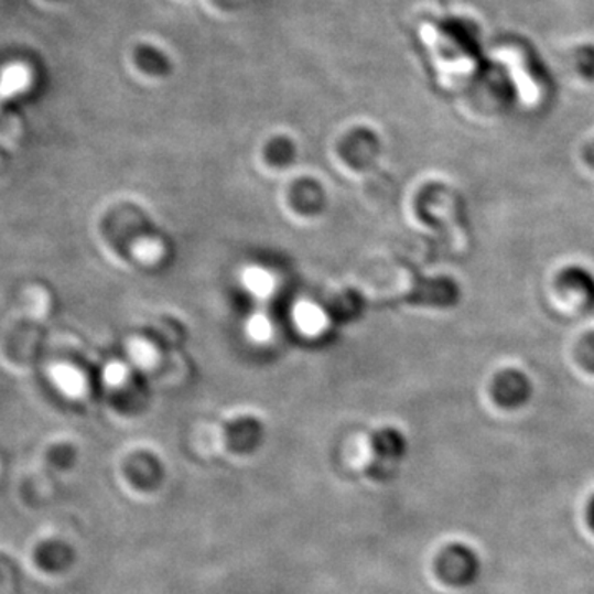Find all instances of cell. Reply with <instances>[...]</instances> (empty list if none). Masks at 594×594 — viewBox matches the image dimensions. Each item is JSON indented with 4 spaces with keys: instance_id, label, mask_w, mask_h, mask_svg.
I'll list each match as a JSON object with an SVG mask.
<instances>
[{
    "instance_id": "cell-2",
    "label": "cell",
    "mask_w": 594,
    "mask_h": 594,
    "mask_svg": "<svg viewBox=\"0 0 594 594\" xmlns=\"http://www.w3.org/2000/svg\"><path fill=\"white\" fill-rule=\"evenodd\" d=\"M294 322H296L302 334L315 337V335H321L325 331L328 318L327 314L317 304L304 301L299 302L294 307Z\"/></svg>"
},
{
    "instance_id": "cell-4",
    "label": "cell",
    "mask_w": 594,
    "mask_h": 594,
    "mask_svg": "<svg viewBox=\"0 0 594 594\" xmlns=\"http://www.w3.org/2000/svg\"><path fill=\"white\" fill-rule=\"evenodd\" d=\"M248 291L258 298H267L273 290V280L270 274L260 268H250L244 277Z\"/></svg>"
},
{
    "instance_id": "cell-1",
    "label": "cell",
    "mask_w": 594,
    "mask_h": 594,
    "mask_svg": "<svg viewBox=\"0 0 594 594\" xmlns=\"http://www.w3.org/2000/svg\"><path fill=\"white\" fill-rule=\"evenodd\" d=\"M436 575L451 588H469L483 573L479 553L466 543L454 542L444 547L436 559Z\"/></svg>"
},
{
    "instance_id": "cell-6",
    "label": "cell",
    "mask_w": 594,
    "mask_h": 594,
    "mask_svg": "<svg viewBox=\"0 0 594 594\" xmlns=\"http://www.w3.org/2000/svg\"><path fill=\"white\" fill-rule=\"evenodd\" d=\"M586 522H588L590 530L594 533V494L590 497L588 506H586Z\"/></svg>"
},
{
    "instance_id": "cell-5",
    "label": "cell",
    "mask_w": 594,
    "mask_h": 594,
    "mask_svg": "<svg viewBox=\"0 0 594 594\" xmlns=\"http://www.w3.org/2000/svg\"><path fill=\"white\" fill-rule=\"evenodd\" d=\"M248 332L255 341H268L273 327H271L270 318L267 315H253L248 324Z\"/></svg>"
},
{
    "instance_id": "cell-3",
    "label": "cell",
    "mask_w": 594,
    "mask_h": 594,
    "mask_svg": "<svg viewBox=\"0 0 594 594\" xmlns=\"http://www.w3.org/2000/svg\"><path fill=\"white\" fill-rule=\"evenodd\" d=\"M68 549L60 542L50 540V542L36 547V565H39L40 569L45 570V572H56V570H62L63 566L68 565Z\"/></svg>"
}]
</instances>
